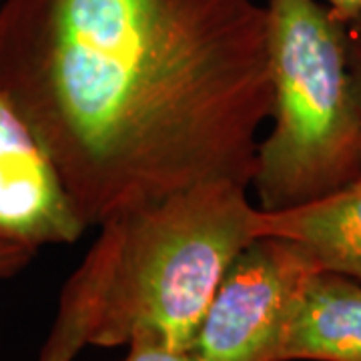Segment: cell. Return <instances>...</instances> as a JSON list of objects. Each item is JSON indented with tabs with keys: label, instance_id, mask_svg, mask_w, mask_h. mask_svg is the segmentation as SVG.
I'll return each instance as SVG.
<instances>
[{
	"label": "cell",
	"instance_id": "obj_12",
	"mask_svg": "<svg viewBox=\"0 0 361 361\" xmlns=\"http://www.w3.org/2000/svg\"><path fill=\"white\" fill-rule=\"evenodd\" d=\"M348 37H349V51H351V63L355 68V75L360 80L361 87V14L348 25Z\"/></svg>",
	"mask_w": 361,
	"mask_h": 361
},
{
	"label": "cell",
	"instance_id": "obj_2",
	"mask_svg": "<svg viewBox=\"0 0 361 361\" xmlns=\"http://www.w3.org/2000/svg\"><path fill=\"white\" fill-rule=\"evenodd\" d=\"M249 187L209 180L101 225L71 281L87 345L191 348L225 271L257 235Z\"/></svg>",
	"mask_w": 361,
	"mask_h": 361
},
{
	"label": "cell",
	"instance_id": "obj_10",
	"mask_svg": "<svg viewBox=\"0 0 361 361\" xmlns=\"http://www.w3.org/2000/svg\"><path fill=\"white\" fill-rule=\"evenodd\" d=\"M35 255L37 249L14 243L8 239H0V281L11 279L16 273H20L35 259Z\"/></svg>",
	"mask_w": 361,
	"mask_h": 361
},
{
	"label": "cell",
	"instance_id": "obj_5",
	"mask_svg": "<svg viewBox=\"0 0 361 361\" xmlns=\"http://www.w3.org/2000/svg\"><path fill=\"white\" fill-rule=\"evenodd\" d=\"M85 229L52 157L0 90V239L39 251Z\"/></svg>",
	"mask_w": 361,
	"mask_h": 361
},
{
	"label": "cell",
	"instance_id": "obj_9",
	"mask_svg": "<svg viewBox=\"0 0 361 361\" xmlns=\"http://www.w3.org/2000/svg\"><path fill=\"white\" fill-rule=\"evenodd\" d=\"M123 361H201L191 348H171L153 341L130 343Z\"/></svg>",
	"mask_w": 361,
	"mask_h": 361
},
{
	"label": "cell",
	"instance_id": "obj_1",
	"mask_svg": "<svg viewBox=\"0 0 361 361\" xmlns=\"http://www.w3.org/2000/svg\"><path fill=\"white\" fill-rule=\"evenodd\" d=\"M0 90L87 227L199 183L251 187L271 115L267 11L257 0H0Z\"/></svg>",
	"mask_w": 361,
	"mask_h": 361
},
{
	"label": "cell",
	"instance_id": "obj_4",
	"mask_svg": "<svg viewBox=\"0 0 361 361\" xmlns=\"http://www.w3.org/2000/svg\"><path fill=\"white\" fill-rule=\"evenodd\" d=\"M315 263L295 243L255 237L233 259L197 327L201 361H279L285 331Z\"/></svg>",
	"mask_w": 361,
	"mask_h": 361
},
{
	"label": "cell",
	"instance_id": "obj_3",
	"mask_svg": "<svg viewBox=\"0 0 361 361\" xmlns=\"http://www.w3.org/2000/svg\"><path fill=\"white\" fill-rule=\"evenodd\" d=\"M271 115L251 187L261 211L334 193L361 177V87L348 25L325 2L267 0Z\"/></svg>",
	"mask_w": 361,
	"mask_h": 361
},
{
	"label": "cell",
	"instance_id": "obj_6",
	"mask_svg": "<svg viewBox=\"0 0 361 361\" xmlns=\"http://www.w3.org/2000/svg\"><path fill=\"white\" fill-rule=\"evenodd\" d=\"M255 235L299 245L319 271L361 283V177L334 193L281 211H255Z\"/></svg>",
	"mask_w": 361,
	"mask_h": 361
},
{
	"label": "cell",
	"instance_id": "obj_8",
	"mask_svg": "<svg viewBox=\"0 0 361 361\" xmlns=\"http://www.w3.org/2000/svg\"><path fill=\"white\" fill-rule=\"evenodd\" d=\"M87 345V313L78 293L66 285L59 303V315L39 361H75Z\"/></svg>",
	"mask_w": 361,
	"mask_h": 361
},
{
	"label": "cell",
	"instance_id": "obj_11",
	"mask_svg": "<svg viewBox=\"0 0 361 361\" xmlns=\"http://www.w3.org/2000/svg\"><path fill=\"white\" fill-rule=\"evenodd\" d=\"M339 23L349 25L361 14V0H323Z\"/></svg>",
	"mask_w": 361,
	"mask_h": 361
},
{
	"label": "cell",
	"instance_id": "obj_7",
	"mask_svg": "<svg viewBox=\"0 0 361 361\" xmlns=\"http://www.w3.org/2000/svg\"><path fill=\"white\" fill-rule=\"evenodd\" d=\"M279 361H361V283L317 271L297 299Z\"/></svg>",
	"mask_w": 361,
	"mask_h": 361
}]
</instances>
